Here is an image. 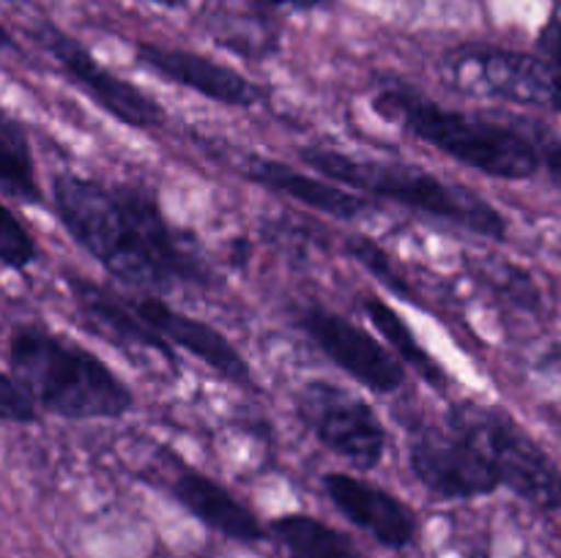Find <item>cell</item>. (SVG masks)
I'll return each instance as SVG.
<instances>
[{
    "instance_id": "cell-1",
    "label": "cell",
    "mask_w": 561,
    "mask_h": 558,
    "mask_svg": "<svg viewBox=\"0 0 561 558\" xmlns=\"http://www.w3.org/2000/svg\"><path fill=\"white\" fill-rule=\"evenodd\" d=\"M53 206L71 239L121 282L153 293L211 282V268L148 189L60 173L53 178Z\"/></svg>"
},
{
    "instance_id": "cell-2",
    "label": "cell",
    "mask_w": 561,
    "mask_h": 558,
    "mask_svg": "<svg viewBox=\"0 0 561 558\" xmlns=\"http://www.w3.org/2000/svg\"><path fill=\"white\" fill-rule=\"evenodd\" d=\"M5 372L38 408L64 419H118L135 405L129 386L96 353L33 323L11 328Z\"/></svg>"
},
{
    "instance_id": "cell-3",
    "label": "cell",
    "mask_w": 561,
    "mask_h": 558,
    "mask_svg": "<svg viewBox=\"0 0 561 558\" xmlns=\"http://www.w3.org/2000/svg\"><path fill=\"white\" fill-rule=\"evenodd\" d=\"M373 107L381 118L398 120L416 140L491 178L526 181L542 170V151L518 129L447 109L420 91L387 88L376 93Z\"/></svg>"
},
{
    "instance_id": "cell-4",
    "label": "cell",
    "mask_w": 561,
    "mask_h": 558,
    "mask_svg": "<svg viewBox=\"0 0 561 558\" xmlns=\"http://www.w3.org/2000/svg\"><path fill=\"white\" fill-rule=\"evenodd\" d=\"M299 159L329 181L362 195L392 200L398 206L414 208L427 217L444 219L449 224L471 230L474 235L504 241L507 239V219L485 197L474 195L469 186L447 184L438 175L420 167L398 162H378V159H356L334 148H301Z\"/></svg>"
},
{
    "instance_id": "cell-5",
    "label": "cell",
    "mask_w": 561,
    "mask_h": 558,
    "mask_svg": "<svg viewBox=\"0 0 561 558\" xmlns=\"http://www.w3.org/2000/svg\"><path fill=\"white\" fill-rule=\"evenodd\" d=\"M447 425L469 435L496 465L502 487L542 512H561V470L546 449L502 408L453 405Z\"/></svg>"
},
{
    "instance_id": "cell-6",
    "label": "cell",
    "mask_w": 561,
    "mask_h": 558,
    "mask_svg": "<svg viewBox=\"0 0 561 558\" xmlns=\"http://www.w3.org/2000/svg\"><path fill=\"white\" fill-rule=\"evenodd\" d=\"M449 85L469 96L561 113V63L502 47H458L444 58Z\"/></svg>"
},
{
    "instance_id": "cell-7",
    "label": "cell",
    "mask_w": 561,
    "mask_h": 558,
    "mask_svg": "<svg viewBox=\"0 0 561 558\" xmlns=\"http://www.w3.org/2000/svg\"><path fill=\"white\" fill-rule=\"evenodd\" d=\"M296 414L332 454L356 470H373L387 452V427L370 403L337 383L310 381L296 394Z\"/></svg>"
},
{
    "instance_id": "cell-8",
    "label": "cell",
    "mask_w": 561,
    "mask_h": 558,
    "mask_svg": "<svg viewBox=\"0 0 561 558\" xmlns=\"http://www.w3.org/2000/svg\"><path fill=\"white\" fill-rule=\"evenodd\" d=\"M409 465L416 479L442 501L482 498L502 490L496 465L453 425L422 427L409 435Z\"/></svg>"
},
{
    "instance_id": "cell-9",
    "label": "cell",
    "mask_w": 561,
    "mask_h": 558,
    "mask_svg": "<svg viewBox=\"0 0 561 558\" xmlns=\"http://www.w3.org/2000/svg\"><path fill=\"white\" fill-rule=\"evenodd\" d=\"M33 38L42 49H47L53 55L55 63L60 66L66 77L96 104L99 109H104L107 115H113L115 120H121L124 126L131 129H157L164 124V109L157 98H151L148 93H142L140 88L126 82L124 77H118L115 71L104 69L96 58L91 55V49L82 47L75 36L58 31L49 22L33 31Z\"/></svg>"
},
{
    "instance_id": "cell-10",
    "label": "cell",
    "mask_w": 561,
    "mask_h": 558,
    "mask_svg": "<svg viewBox=\"0 0 561 558\" xmlns=\"http://www.w3.org/2000/svg\"><path fill=\"white\" fill-rule=\"evenodd\" d=\"M296 326L316 342L323 356H329L362 386L378 394H392L405 383V370L400 367L398 356L389 353L378 339H373L348 317L323 306H305L296 315Z\"/></svg>"
},
{
    "instance_id": "cell-11",
    "label": "cell",
    "mask_w": 561,
    "mask_h": 558,
    "mask_svg": "<svg viewBox=\"0 0 561 558\" xmlns=\"http://www.w3.org/2000/svg\"><path fill=\"white\" fill-rule=\"evenodd\" d=\"M137 63L146 66L148 71L159 74L173 85L190 88L211 102L225 104V107H255L263 102V88L244 77L230 66L211 60L208 55L190 53L179 47H162V44L137 42L135 44Z\"/></svg>"
},
{
    "instance_id": "cell-12",
    "label": "cell",
    "mask_w": 561,
    "mask_h": 558,
    "mask_svg": "<svg viewBox=\"0 0 561 558\" xmlns=\"http://www.w3.org/2000/svg\"><path fill=\"white\" fill-rule=\"evenodd\" d=\"M135 301V310L140 312L142 321L153 328L157 334H162L168 342L179 345L181 350H186L190 356L201 359L203 364L211 372H217L222 381L233 383V386L252 388V370L247 364L244 356L233 348L228 337H225L219 328H214L211 323L201 321V317H192L186 312L173 310V306L164 304L157 295H142Z\"/></svg>"
},
{
    "instance_id": "cell-13",
    "label": "cell",
    "mask_w": 561,
    "mask_h": 558,
    "mask_svg": "<svg viewBox=\"0 0 561 558\" xmlns=\"http://www.w3.org/2000/svg\"><path fill=\"white\" fill-rule=\"evenodd\" d=\"M321 485L327 490L329 501L345 514L354 525L365 528L376 536L383 547H409L416 536V520L411 509L398 496L387 492L383 487L370 485L359 476L332 474L321 476Z\"/></svg>"
},
{
    "instance_id": "cell-14",
    "label": "cell",
    "mask_w": 561,
    "mask_h": 558,
    "mask_svg": "<svg viewBox=\"0 0 561 558\" xmlns=\"http://www.w3.org/2000/svg\"><path fill=\"white\" fill-rule=\"evenodd\" d=\"M69 290L88 326L107 337L115 348L148 350V353H157L159 359H164L168 367H179L170 342L142 321L140 312L135 310V301L124 299L104 284L91 282V279L77 277V274L69 277Z\"/></svg>"
},
{
    "instance_id": "cell-15",
    "label": "cell",
    "mask_w": 561,
    "mask_h": 558,
    "mask_svg": "<svg viewBox=\"0 0 561 558\" xmlns=\"http://www.w3.org/2000/svg\"><path fill=\"white\" fill-rule=\"evenodd\" d=\"M170 492L175 501L201 520L206 528L228 536L236 542H257L263 539V525L250 509L236 501L233 492L225 490L219 481L206 476L203 470L190 468V465L173 460V474H170Z\"/></svg>"
},
{
    "instance_id": "cell-16",
    "label": "cell",
    "mask_w": 561,
    "mask_h": 558,
    "mask_svg": "<svg viewBox=\"0 0 561 558\" xmlns=\"http://www.w3.org/2000/svg\"><path fill=\"white\" fill-rule=\"evenodd\" d=\"M239 173L263 189L277 191V195L290 197V200L301 202L312 211L329 213V217L356 219L370 211V200L362 197L359 191H345L334 181H321L316 175L299 173V170L288 167L277 159L247 153L244 162L239 164Z\"/></svg>"
},
{
    "instance_id": "cell-17",
    "label": "cell",
    "mask_w": 561,
    "mask_h": 558,
    "mask_svg": "<svg viewBox=\"0 0 561 558\" xmlns=\"http://www.w3.org/2000/svg\"><path fill=\"white\" fill-rule=\"evenodd\" d=\"M272 534L285 547L288 558H362L343 531L310 514H283L272 523Z\"/></svg>"
},
{
    "instance_id": "cell-18",
    "label": "cell",
    "mask_w": 561,
    "mask_h": 558,
    "mask_svg": "<svg viewBox=\"0 0 561 558\" xmlns=\"http://www.w3.org/2000/svg\"><path fill=\"white\" fill-rule=\"evenodd\" d=\"M0 189L5 197H14L27 206H42L44 202L36 181L31 142H27L20 120L11 118V115H3V124H0Z\"/></svg>"
},
{
    "instance_id": "cell-19",
    "label": "cell",
    "mask_w": 561,
    "mask_h": 558,
    "mask_svg": "<svg viewBox=\"0 0 561 558\" xmlns=\"http://www.w3.org/2000/svg\"><path fill=\"white\" fill-rule=\"evenodd\" d=\"M362 310H365V315L370 317L373 326L381 332V337L387 339L389 348L394 350V356H398L400 361H405L409 367H414V370L420 372V375L425 377L431 386H436V388L447 386L449 377H447V372H444V367L438 364V361L433 359V356L427 353L420 342H416V337H414V332L409 328V323H405L403 317H400L398 312L387 304V301H381L378 295H367V299L362 301Z\"/></svg>"
},
{
    "instance_id": "cell-20",
    "label": "cell",
    "mask_w": 561,
    "mask_h": 558,
    "mask_svg": "<svg viewBox=\"0 0 561 558\" xmlns=\"http://www.w3.org/2000/svg\"><path fill=\"white\" fill-rule=\"evenodd\" d=\"M348 252L356 263H362V266H365L373 277H378V282L387 284L394 295L405 299L409 304H420V299H416L414 290H411L409 284L403 282V277H400V274L392 268V257H389L387 252L376 244V241L356 235V239L348 241Z\"/></svg>"
},
{
    "instance_id": "cell-21",
    "label": "cell",
    "mask_w": 561,
    "mask_h": 558,
    "mask_svg": "<svg viewBox=\"0 0 561 558\" xmlns=\"http://www.w3.org/2000/svg\"><path fill=\"white\" fill-rule=\"evenodd\" d=\"M38 257V246L9 206L0 211V260L9 271H22Z\"/></svg>"
},
{
    "instance_id": "cell-22",
    "label": "cell",
    "mask_w": 561,
    "mask_h": 558,
    "mask_svg": "<svg viewBox=\"0 0 561 558\" xmlns=\"http://www.w3.org/2000/svg\"><path fill=\"white\" fill-rule=\"evenodd\" d=\"M0 414L14 425H31L38 419V403L9 372H3V377H0Z\"/></svg>"
},
{
    "instance_id": "cell-23",
    "label": "cell",
    "mask_w": 561,
    "mask_h": 558,
    "mask_svg": "<svg viewBox=\"0 0 561 558\" xmlns=\"http://www.w3.org/2000/svg\"><path fill=\"white\" fill-rule=\"evenodd\" d=\"M252 3L272 11H316L327 9L332 0H252Z\"/></svg>"
},
{
    "instance_id": "cell-24",
    "label": "cell",
    "mask_w": 561,
    "mask_h": 558,
    "mask_svg": "<svg viewBox=\"0 0 561 558\" xmlns=\"http://www.w3.org/2000/svg\"><path fill=\"white\" fill-rule=\"evenodd\" d=\"M542 167L548 170L551 181L561 189V140L548 142L546 151H542Z\"/></svg>"
},
{
    "instance_id": "cell-25",
    "label": "cell",
    "mask_w": 561,
    "mask_h": 558,
    "mask_svg": "<svg viewBox=\"0 0 561 558\" xmlns=\"http://www.w3.org/2000/svg\"><path fill=\"white\" fill-rule=\"evenodd\" d=\"M148 3L164 5V9H179V5H184V0H148Z\"/></svg>"
},
{
    "instance_id": "cell-26",
    "label": "cell",
    "mask_w": 561,
    "mask_h": 558,
    "mask_svg": "<svg viewBox=\"0 0 561 558\" xmlns=\"http://www.w3.org/2000/svg\"><path fill=\"white\" fill-rule=\"evenodd\" d=\"M5 3H14V0H5Z\"/></svg>"
},
{
    "instance_id": "cell-27",
    "label": "cell",
    "mask_w": 561,
    "mask_h": 558,
    "mask_svg": "<svg viewBox=\"0 0 561 558\" xmlns=\"http://www.w3.org/2000/svg\"><path fill=\"white\" fill-rule=\"evenodd\" d=\"M480 558H488V556H480Z\"/></svg>"
}]
</instances>
